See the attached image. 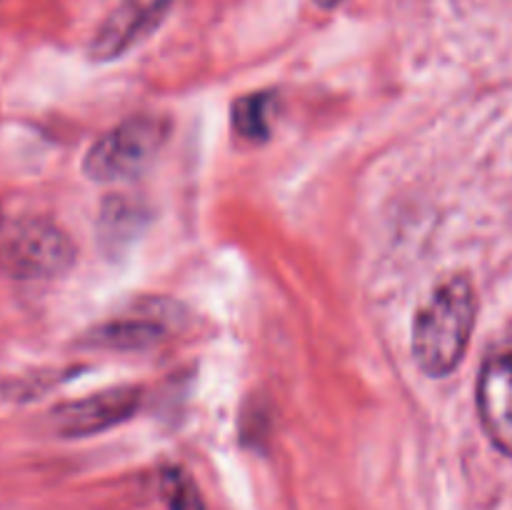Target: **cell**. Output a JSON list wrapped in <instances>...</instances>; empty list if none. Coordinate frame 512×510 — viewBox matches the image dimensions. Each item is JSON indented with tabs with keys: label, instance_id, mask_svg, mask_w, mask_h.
I'll return each mask as SVG.
<instances>
[{
	"label": "cell",
	"instance_id": "1",
	"mask_svg": "<svg viewBox=\"0 0 512 510\" xmlns=\"http://www.w3.org/2000/svg\"><path fill=\"white\" fill-rule=\"evenodd\" d=\"M478 295L465 275L443 280L413 318V355L430 378H448L465 358L470 345Z\"/></svg>",
	"mask_w": 512,
	"mask_h": 510
},
{
	"label": "cell",
	"instance_id": "2",
	"mask_svg": "<svg viewBox=\"0 0 512 510\" xmlns=\"http://www.w3.org/2000/svg\"><path fill=\"white\" fill-rule=\"evenodd\" d=\"M168 120L155 115H133L95 140L85 153L83 170L90 180L113 183L143 173L168 140Z\"/></svg>",
	"mask_w": 512,
	"mask_h": 510
},
{
	"label": "cell",
	"instance_id": "3",
	"mask_svg": "<svg viewBox=\"0 0 512 510\" xmlns=\"http://www.w3.org/2000/svg\"><path fill=\"white\" fill-rule=\"evenodd\" d=\"M475 395L485 435L500 453L512 458V338L485 355Z\"/></svg>",
	"mask_w": 512,
	"mask_h": 510
},
{
	"label": "cell",
	"instance_id": "4",
	"mask_svg": "<svg viewBox=\"0 0 512 510\" xmlns=\"http://www.w3.org/2000/svg\"><path fill=\"white\" fill-rule=\"evenodd\" d=\"M173 3L175 0H123L95 33L93 45H90L93 60L105 63V60H115L128 53L133 45L148 38L163 23Z\"/></svg>",
	"mask_w": 512,
	"mask_h": 510
},
{
	"label": "cell",
	"instance_id": "5",
	"mask_svg": "<svg viewBox=\"0 0 512 510\" xmlns=\"http://www.w3.org/2000/svg\"><path fill=\"white\" fill-rule=\"evenodd\" d=\"M138 388H110L90 398L73 400L53 410L55 428L65 438H83V435L103 433L113 425L125 423L138 410Z\"/></svg>",
	"mask_w": 512,
	"mask_h": 510
},
{
	"label": "cell",
	"instance_id": "6",
	"mask_svg": "<svg viewBox=\"0 0 512 510\" xmlns=\"http://www.w3.org/2000/svg\"><path fill=\"white\" fill-rule=\"evenodd\" d=\"M10 263L23 275L48 278L70 268L73 245L63 230L50 223H28L10 243Z\"/></svg>",
	"mask_w": 512,
	"mask_h": 510
},
{
	"label": "cell",
	"instance_id": "7",
	"mask_svg": "<svg viewBox=\"0 0 512 510\" xmlns=\"http://www.w3.org/2000/svg\"><path fill=\"white\" fill-rule=\"evenodd\" d=\"M163 338V328L153 320L143 318H125V320H110V323L100 325L90 333L88 343L95 348L108 350H145L150 345L160 343Z\"/></svg>",
	"mask_w": 512,
	"mask_h": 510
},
{
	"label": "cell",
	"instance_id": "8",
	"mask_svg": "<svg viewBox=\"0 0 512 510\" xmlns=\"http://www.w3.org/2000/svg\"><path fill=\"white\" fill-rule=\"evenodd\" d=\"M270 115H273V98L268 93H253L235 100L230 110V120L240 138L265 140L270 135Z\"/></svg>",
	"mask_w": 512,
	"mask_h": 510
},
{
	"label": "cell",
	"instance_id": "9",
	"mask_svg": "<svg viewBox=\"0 0 512 510\" xmlns=\"http://www.w3.org/2000/svg\"><path fill=\"white\" fill-rule=\"evenodd\" d=\"M160 493H163V500L168 503L170 510H203V500H200L193 478L178 465L163 468V473H160Z\"/></svg>",
	"mask_w": 512,
	"mask_h": 510
},
{
	"label": "cell",
	"instance_id": "10",
	"mask_svg": "<svg viewBox=\"0 0 512 510\" xmlns=\"http://www.w3.org/2000/svg\"><path fill=\"white\" fill-rule=\"evenodd\" d=\"M315 3H318L320 8H335V5H340L343 0H315Z\"/></svg>",
	"mask_w": 512,
	"mask_h": 510
}]
</instances>
